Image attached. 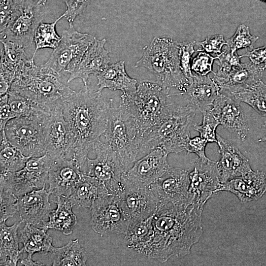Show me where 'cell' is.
I'll use <instances>...</instances> for the list:
<instances>
[{
  "mask_svg": "<svg viewBox=\"0 0 266 266\" xmlns=\"http://www.w3.org/2000/svg\"><path fill=\"white\" fill-rule=\"evenodd\" d=\"M220 158L217 170L221 183L243 176L252 170L249 160L232 142L217 134Z\"/></svg>",
  "mask_w": 266,
  "mask_h": 266,
  "instance_id": "cell-22",
  "label": "cell"
},
{
  "mask_svg": "<svg viewBox=\"0 0 266 266\" xmlns=\"http://www.w3.org/2000/svg\"><path fill=\"white\" fill-rule=\"evenodd\" d=\"M220 93V87L212 78L208 75L194 74L192 82L184 95L189 103L202 112L212 108Z\"/></svg>",
  "mask_w": 266,
  "mask_h": 266,
  "instance_id": "cell-27",
  "label": "cell"
},
{
  "mask_svg": "<svg viewBox=\"0 0 266 266\" xmlns=\"http://www.w3.org/2000/svg\"><path fill=\"white\" fill-rule=\"evenodd\" d=\"M22 222L15 223L7 226L5 222L0 225V265L5 266H17L21 259L22 252L19 249L17 231Z\"/></svg>",
  "mask_w": 266,
  "mask_h": 266,
  "instance_id": "cell-32",
  "label": "cell"
},
{
  "mask_svg": "<svg viewBox=\"0 0 266 266\" xmlns=\"http://www.w3.org/2000/svg\"><path fill=\"white\" fill-rule=\"evenodd\" d=\"M106 42L105 38L96 39L73 70L69 73L67 83L75 79H80L84 86H88L90 76L92 74L97 75L108 65L109 51L105 48Z\"/></svg>",
  "mask_w": 266,
  "mask_h": 266,
  "instance_id": "cell-25",
  "label": "cell"
},
{
  "mask_svg": "<svg viewBox=\"0 0 266 266\" xmlns=\"http://www.w3.org/2000/svg\"><path fill=\"white\" fill-rule=\"evenodd\" d=\"M53 200L57 208L51 212L49 220L42 226L47 230L54 229L65 235L72 233L77 224V218L72 211V205L68 197L55 196Z\"/></svg>",
  "mask_w": 266,
  "mask_h": 266,
  "instance_id": "cell-31",
  "label": "cell"
},
{
  "mask_svg": "<svg viewBox=\"0 0 266 266\" xmlns=\"http://www.w3.org/2000/svg\"><path fill=\"white\" fill-rule=\"evenodd\" d=\"M240 103L229 94L220 92L211 110L220 125L244 141L249 128Z\"/></svg>",
  "mask_w": 266,
  "mask_h": 266,
  "instance_id": "cell-18",
  "label": "cell"
},
{
  "mask_svg": "<svg viewBox=\"0 0 266 266\" xmlns=\"http://www.w3.org/2000/svg\"><path fill=\"white\" fill-rule=\"evenodd\" d=\"M90 209L91 226L95 233L124 235L131 219L119 195L108 194L100 197Z\"/></svg>",
  "mask_w": 266,
  "mask_h": 266,
  "instance_id": "cell-13",
  "label": "cell"
},
{
  "mask_svg": "<svg viewBox=\"0 0 266 266\" xmlns=\"http://www.w3.org/2000/svg\"><path fill=\"white\" fill-rule=\"evenodd\" d=\"M49 115L45 118L21 116L9 120L4 128L7 139L26 156H43L47 151L44 125Z\"/></svg>",
  "mask_w": 266,
  "mask_h": 266,
  "instance_id": "cell-10",
  "label": "cell"
},
{
  "mask_svg": "<svg viewBox=\"0 0 266 266\" xmlns=\"http://www.w3.org/2000/svg\"><path fill=\"white\" fill-rule=\"evenodd\" d=\"M113 100L88 86L65 99L63 112L70 136L67 159L73 160L81 170L88 154L106 131Z\"/></svg>",
  "mask_w": 266,
  "mask_h": 266,
  "instance_id": "cell-1",
  "label": "cell"
},
{
  "mask_svg": "<svg viewBox=\"0 0 266 266\" xmlns=\"http://www.w3.org/2000/svg\"><path fill=\"white\" fill-rule=\"evenodd\" d=\"M63 106L50 112L45 122L47 146L46 153L56 158L66 159L70 144V136L67 123L63 115Z\"/></svg>",
  "mask_w": 266,
  "mask_h": 266,
  "instance_id": "cell-23",
  "label": "cell"
},
{
  "mask_svg": "<svg viewBox=\"0 0 266 266\" xmlns=\"http://www.w3.org/2000/svg\"><path fill=\"white\" fill-rule=\"evenodd\" d=\"M197 110L189 103L182 105L168 102L158 121L143 134L140 158L156 148L168 154L185 151L196 124L194 120Z\"/></svg>",
  "mask_w": 266,
  "mask_h": 266,
  "instance_id": "cell-3",
  "label": "cell"
},
{
  "mask_svg": "<svg viewBox=\"0 0 266 266\" xmlns=\"http://www.w3.org/2000/svg\"><path fill=\"white\" fill-rule=\"evenodd\" d=\"M258 38V36L251 34L248 26L241 24L237 27L234 34L226 40L227 45L232 53L242 48L253 49V45Z\"/></svg>",
  "mask_w": 266,
  "mask_h": 266,
  "instance_id": "cell-39",
  "label": "cell"
},
{
  "mask_svg": "<svg viewBox=\"0 0 266 266\" xmlns=\"http://www.w3.org/2000/svg\"><path fill=\"white\" fill-rule=\"evenodd\" d=\"M0 41L3 44L0 54V70L16 78L35 65L34 57L29 58L24 47L10 41Z\"/></svg>",
  "mask_w": 266,
  "mask_h": 266,
  "instance_id": "cell-29",
  "label": "cell"
},
{
  "mask_svg": "<svg viewBox=\"0 0 266 266\" xmlns=\"http://www.w3.org/2000/svg\"><path fill=\"white\" fill-rule=\"evenodd\" d=\"M169 91L158 83L143 81L135 92L121 96L120 103L135 121L142 136L160 119L168 103Z\"/></svg>",
  "mask_w": 266,
  "mask_h": 266,
  "instance_id": "cell-7",
  "label": "cell"
},
{
  "mask_svg": "<svg viewBox=\"0 0 266 266\" xmlns=\"http://www.w3.org/2000/svg\"><path fill=\"white\" fill-rule=\"evenodd\" d=\"M179 52V42L167 37H155L145 48L135 67L147 69L155 75L158 83L184 95L190 83L181 70Z\"/></svg>",
  "mask_w": 266,
  "mask_h": 266,
  "instance_id": "cell-4",
  "label": "cell"
},
{
  "mask_svg": "<svg viewBox=\"0 0 266 266\" xmlns=\"http://www.w3.org/2000/svg\"><path fill=\"white\" fill-rule=\"evenodd\" d=\"M228 191L235 195L243 203L257 200L266 192V175L264 172L257 170L221 183L218 190Z\"/></svg>",
  "mask_w": 266,
  "mask_h": 266,
  "instance_id": "cell-24",
  "label": "cell"
},
{
  "mask_svg": "<svg viewBox=\"0 0 266 266\" xmlns=\"http://www.w3.org/2000/svg\"><path fill=\"white\" fill-rule=\"evenodd\" d=\"M50 195L44 185L41 189L33 190L18 197L16 207L20 221L25 224L42 226L47 221L53 210L49 202Z\"/></svg>",
  "mask_w": 266,
  "mask_h": 266,
  "instance_id": "cell-20",
  "label": "cell"
},
{
  "mask_svg": "<svg viewBox=\"0 0 266 266\" xmlns=\"http://www.w3.org/2000/svg\"><path fill=\"white\" fill-rule=\"evenodd\" d=\"M48 230L43 226L25 224L21 230L19 241L23 244L22 253H27V257L21 259L23 266H44L42 263L34 262L32 259L35 253L47 254L50 252L52 245V238L47 233Z\"/></svg>",
  "mask_w": 266,
  "mask_h": 266,
  "instance_id": "cell-26",
  "label": "cell"
},
{
  "mask_svg": "<svg viewBox=\"0 0 266 266\" xmlns=\"http://www.w3.org/2000/svg\"><path fill=\"white\" fill-rule=\"evenodd\" d=\"M103 135L104 141L116 153L124 172L140 159L142 136L135 121L121 103L111 108Z\"/></svg>",
  "mask_w": 266,
  "mask_h": 266,
  "instance_id": "cell-6",
  "label": "cell"
},
{
  "mask_svg": "<svg viewBox=\"0 0 266 266\" xmlns=\"http://www.w3.org/2000/svg\"><path fill=\"white\" fill-rule=\"evenodd\" d=\"M207 141L200 136L190 138L185 147V151L188 153H193L196 154L198 158L202 161H207L209 160L205 152V147Z\"/></svg>",
  "mask_w": 266,
  "mask_h": 266,
  "instance_id": "cell-46",
  "label": "cell"
},
{
  "mask_svg": "<svg viewBox=\"0 0 266 266\" xmlns=\"http://www.w3.org/2000/svg\"><path fill=\"white\" fill-rule=\"evenodd\" d=\"M188 171L169 166L150 188L159 201V208L165 206L189 205Z\"/></svg>",
  "mask_w": 266,
  "mask_h": 266,
  "instance_id": "cell-15",
  "label": "cell"
},
{
  "mask_svg": "<svg viewBox=\"0 0 266 266\" xmlns=\"http://www.w3.org/2000/svg\"><path fill=\"white\" fill-rule=\"evenodd\" d=\"M264 126L266 129V122L265 123V124L264 125ZM258 141H259V142L266 141V134L264 136H263L261 138H260L258 140Z\"/></svg>",
  "mask_w": 266,
  "mask_h": 266,
  "instance_id": "cell-50",
  "label": "cell"
},
{
  "mask_svg": "<svg viewBox=\"0 0 266 266\" xmlns=\"http://www.w3.org/2000/svg\"><path fill=\"white\" fill-rule=\"evenodd\" d=\"M203 210L194 204L159 208L153 216L152 237L142 255L164 263L189 254L203 233Z\"/></svg>",
  "mask_w": 266,
  "mask_h": 266,
  "instance_id": "cell-2",
  "label": "cell"
},
{
  "mask_svg": "<svg viewBox=\"0 0 266 266\" xmlns=\"http://www.w3.org/2000/svg\"><path fill=\"white\" fill-rule=\"evenodd\" d=\"M0 223L6 222L17 212L16 203L18 198L2 181H0Z\"/></svg>",
  "mask_w": 266,
  "mask_h": 266,
  "instance_id": "cell-41",
  "label": "cell"
},
{
  "mask_svg": "<svg viewBox=\"0 0 266 266\" xmlns=\"http://www.w3.org/2000/svg\"><path fill=\"white\" fill-rule=\"evenodd\" d=\"M123 187L119 196L131 220H143L154 215L159 201L150 187Z\"/></svg>",
  "mask_w": 266,
  "mask_h": 266,
  "instance_id": "cell-21",
  "label": "cell"
},
{
  "mask_svg": "<svg viewBox=\"0 0 266 266\" xmlns=\"http://www.w3.org/2000/svg\"><path fill=\"white\" fill-rule=\"evenodd\" d=\"M8 96L10 107L17 117L45 118L50 114L34 102L18 94L9 91Z\"/></svg>",
  "mask_w": 266,
  "mask_h": 266,
  "instance_id": "cell-38",
  "label": "cell"
},
{
  "mask_svg": "<svg viewBox=\"0 0 266 266\" xmlns=\"http://www.w3.org/2000/svg\"><path fill=\"white\" fill-rule=\"evenodd\" d=\"M196 44L201 46L207 52L220 54L223 46L226 45L227 42L223 35L218 34L207 36L204 40L197 42Z\"/></svg>",
  "mask_w": 266,
  "mask_h": 266,
  "instance_id": "cell-45",
  "label": "cell"
},
{
  "mask_svg": "<svg viewBox=\"0 0 266 266\" xmlns=\"http://www.w3.org/2000/svg\"><path fill=\"white\" fill-rule=\"evenodd\" d=\"M83 173L73 160L56 159L48 173V191L55 196L69 197L80 182Z\"/></svg>",
  "mask_w": 266,
  "mask_h": 266,
  "instance_id": "cell-19",
  "label": "cell"
},
{
  "mask_svg": "<svg viewBox=\"0 0 266 266\" xmlns=\"http://www.w3.org/2000/svg\"><path fill=\"white\" fill-rule=\"evenodd\" d=\"M0 133V174L18 171L23 168L31 157L24 155L7 139L4 128Z\"/></svg>",
  "mask_w": 266,
  "mask_h": 266,
  "instance_id": "cell-35",
  "label": "cell"
},
{
  "mask_svg": "<svg viewBox=\"0 0 266 266\" xmlns=\"http://www.w3.org/2000/svg\"><path fill=\"white\" fill-rule=\"evenodd\" d=\"M201 51L192 60L191 65L192 71L200 75H206L210 72L214 73L212 70V65L214 61L218 59V56L212 57Z\"/></svg>",
  "mask_w": 266,
  "mask_h": 266,
  "instance_id": "cell-43",
  "label": "cell"
},
{
  "mask_svg": "<svg viewBox=\"0 0 266 266\" xmlns=\"http://www.w3.org/2000/svg\"><path fill=\"white\" fill-rule=\"evenodd\" d=\"M66 9L63 13L69 23H73L75 19L81 14L89 4L91 0H64Z\"/></svg>",
  "mask_w": 266,
  "mask_h": 266,
  "instance_id": "cell-44",
  "label": "cell"
},
{
  "mask_svg": "<svg viewBox=\"0 0 266 266\" xmlns=\"http://www.w3.org/2000/svg\"><path fill=\"white\" fill-rule=\"evenodd\" d=\"M41 6L33 0L14 3L9 17L0 27V41H10L25 48L30 46L43 19Z\"/></svg>",
  "mask_w": 266,
  "mask_h": 266,
  "instance_id": "cell-9",
  "label": "cell"
},
{
  "mask_svg": "<svg viewBox=\"0 0 266 266\" xmlns=\"http://www.w3.org/2000/svg\"><path fill=\"white\" fill-rule=\"evenodd\" d=\"M167 154L156 148L136 161L122 177L123 186L150 187L170 166Z\"/></svg>",
  "mask_w": 266,
  "mask_h": 266,
  "instance_id": "cell-16",
  "label": "cell"
},
{
  "mask_svg": "<svg viewBox=\"0 0 266 266\" xmlns=\"http://www.w3.org/2000/svg\"><path fill=\"white\" fill-rule=\"evenodd\" d=\"M51 253L52 266H86L87 255L79 240H71L61 247L52 246Z\"/></svg>",
  "mask_w": 266,
  "mask_h": 266,
  "instance_id": "cell-34",
  "label": "cell"
},
{
  "mask_svg": "<svg viewBox=\"0 0 266 266\" xmlns=\"http://www.w3.org/2000/svg\"><path fill=\"white\" fill-rule=\"evenodd\" d=\"M60 75L42 65L35 64L17 77L9 91L34 102L46 111L63 105V101L76 92L65 85Z\"/></svg>",
  "mask_w": 266,
  "mask_h": 266,
  "instance_id": "cell-5",
  "label": "cell"
},
{
  "mask_svg": "<svg viewBox=\"0 0 266 266\" xmlns=\"http://www.w3.org/2000/svg\"><path fill=\"white\" fill-rule=\"evenodd\" d=\"M153 216L143 220H131L124 235L128 247L142 254L153 235Z\"/></svg>",
  "mask_w": 266,
  "mask_h": 266,
  "instance_id": "cell-33",
  "label": "cell"
},
{
  "mask_svg": "<svg viewBox=\"0 0 266 266\" xmlns=\"http://www.w3.org/2000/svg\"><path fill=\"white\" fill-rule=\"evenodd\" d=\"M228 94L248 104L261 116H266V84L261 80L241 91Z\"/></svg>",
  "mask_w": 266,
  "mask_h": 266,
  "instance_id": "cell-36",
  "label": "cell"
},
{
  "mask_svg": "<svg viewBox=\"0 0 266 266\" xmlns=\"http://www.w3.org/2000/svg\"><path fill=\"white\" fill-rule=\"evenodd\" d=\"M211 108L201 112L203 116L202 123L200 125L196 124L194 130L198 132L200 136L208 143H217L216 130L220 123L213 114Z\"/></svg>",
  "mask_w": 266,
  "mask_h": 266,
  "instance_id": "cell-40",
  "label": "cell"
},
{
  "mask_svg": "<svg viewBox=\"0 0 266 266\" xmlns=\"http://www.w3.org/2000/svg\"><path fill=\"white\" fill-rule=\"evenodd\" d=\"M47 0H38L37 2V4L40 6H44Z\"/></svg>",
  "mask_w": 266,
  "mask_h": 266,
  "instance_id": "cell-49",
  "label": "cell"
},
{
  "mask_svg": "<svg viewBox=\"0 0 266 266\" xmlns=\"http://www.w3.org/2000/svg\"><path fill=\"white\" fill-rule=\"evenodd\" d=\"M56 159L47 153L40 157H31L21 169L0 174V181L17 198L34 189H41L46 185L49 171Z\"/></svg>",
  "mask_w": 266,
  "mask_h": 266,
  "instance_id": "cell-14",
  "label": "cell"
},
{
  "mask_svg": "<svg viewBox=\"0 0 266 266\" xmlns=\"http://www.w3.org/2000/svg\"><path fill=\"white\" fill-rule=\"evenodd\" d=\"M8 100V93L0 96V130L5 128L9 120L17 117L10 107Z\"/></svg>",
  "mask_w": 266,
  "mask_h": 266,
  "instance_id": "cell-47",
  "label": "cell"
},
{
  "mask_svg": "<svg viewBox=\"0 0 266 266\" xmlns=\"http://www.w3.org/2000/svg\"><path fill=\"white\" fill-rule=\"evenodd\" d=\"M196 42V41L179 42L180 67L183 74L190 84L192 82L193 77L191 68L192 56L194 53L200 50V49L197 50L195 49L194 47Z\"/></svg>",
  "mask_w": 266,
  "mask_h": 266,
  "instance_id": "cell-42",
  "label": "cell"
},
{
  "mask_svg": "<svg viewBox=\"0 0 266 266\" xmlns=\"http://www.w3.org/2000/svg\"><path fill=\"white\" fill-rule=\"evenodd\" d=\"M108 194L102 182L83 173L80 182L68 198L73 206L90 209L96 200Z\"/></svg>",
  "mask_w": 266,
  "mask_h": 266,
  "instance_id": "cell-30",
  "label": "cell"
},
{
  "mask_svg": "<svg viewBox=\"0 0 266 266\" xmlns=\"http://www.w3.org/2000/svg\"><path fill=\"white\" fill-rule=\"evenodd\" d=\"M93 149L96 157H87L81 171L102 182L109 194L120 195L124 189L122 177L124 171L116 153L107 143L100 139Z\"/></svg>",
  "mask_w": 266,
  "mask_h": 266,
  "instance_id": "cell-11",
  "label": "cell"
},
{
  "mask_svg": "<svg viewBox=\"0 0 266 266\" xmlns=\"http://www.w3.org/2000/svg\"><path fill=\"white\" fill-rule=\"evenodd\" d=\"M260 0L262 1H265V2H266V0Z\"/></svg>",
  "mask_w": 266,
  "mask_h": 266,
  "instance_id": "cell-51",
  "label": "cell"
},
{
  "mask_svg": "<svg viewBox=\"0 0 266 266\" xmlns=\"http://www.w3.org/2000/svg\"><path fill=\"white\" fill-rule=\"evenodd\" d=\"M217 162L202 161L198 158L194 169L189 172L188 200L190 204L204 208L212 195L218 192L221 185Z\"/></svg>",
  "mask_w": 266,
  "mask_h": 266,
  "instance_id": "cell-17",
  "label": "cell"
},
{
  "mask_svg": "<svg viewBox=\"0 0 266 266\" xmlns=\"http://www.w3.org/2000/svg\"><path fill=\"white\" fill-rule=\"evenodd\" d=\"M64 17L63 14L55 21L51 23L41 22L38 26L35 32L33 41L35 48L33 55L34 57L38 49L51 48L54 49L59 44L61 37L56 31V26L58 22Z\"/></svg>",
  "mask_w": 266,
  "mask_h": 266,
  "instance_id": "cell-37",
  "label": "cell"
},
{
  "mask_svg": "<svg viewBox=\"0 0 266 266\" xmlns=\"http://www.w3.org/2000/svg\"><path fill=\"white\" fill-rule=\"evenodd\" d=\"M69 24L62 33L59 44L42 64L60 75L63 71L70 73L73 70L96 39L91 34L77 31L73 23Z\"/></svg>",
  "mask_w": 266,
  "mask_h": 266,
  "instance_id": "cell-12",
  "label": "cell"
},
{
  "mask_svg": "<svg viewBox=\"0 0 266 266\" xmlns=\"http://www.w3.org/2000/svg\"><path fill=\"white\" fill-rule=\"evenodd\" d=\"M125 61L121 60L107 66L96 76L98 79V91L103 89L120 90L123 93H132L137 89V81L130 77L126 71Z\"/></svg>",
  "mask_w": 266,
  "mask_h": 266,
  "instance_id": "cell-28",
  "label": "cell"
},
{
  "mask_svg": "<svg viewBox=\"0 0 266 266\" xmlns=\"http://www.w3.org/2000/svg\"><path fill=\"white\" fill-rule=\"evenodd\" d=\"M217 56L219 68L212 78L221 92L233 94L246 89L261 80L266 68V65L241 63V56L232 53L227 46Z\"/></svg>",
  "mask_w": 266,
  "mask_h": 266,
  "instance_id": "cell-8",
  "label": "cell"
},
{
  "mask_svg": "<svg viewBox=\"0 0 266 266\" xmlns=\"http://www.w3.org/2000/svg\"><path fill=\"white\" fill-rule=\"evenodd\" d=\"M241 56L248 57L250 62L254 65H266V45L247 51Z\"/></svg>",
  "mask_w": 266,
  "mask_h": 266,
  "instance_id": "cell-48",
  "label": "cell"
}]
</instances>
